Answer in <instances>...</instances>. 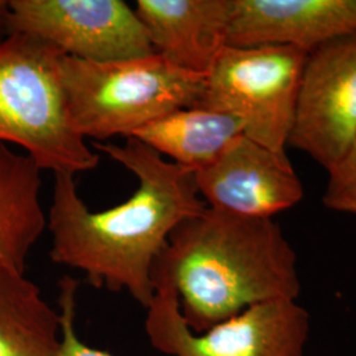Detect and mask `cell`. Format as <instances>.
Returning a JSON list of instances; mask_svg holds the SVG:
<instances>
[{"mask_svg":"<svg viewBox=\"0 0 356 356\" xmlns=\"http://www.w3.org/2000/svg\"><path fill=\"white\" fill-rule=\"evenodd\" d=\"M10 35H26L83 61L154 54L134 7L123 0H11Z\"/></svg>","mask_w":356,"mask_h":356,"instance_id":"7","label":"cell"},{"mask_svg":"<svg viewBox=\"0 0 356 356\" xmlns=\"http://www.w3.org/2000/svg\"><path fill=\"white\" fill-rule=\"evenodd\" d=\"M41 169L0 143V267L26 273L31 250L47 229Z\"/></svg>","mask_w":356,"mask_h":356,"instance_id":"12","label":"cell"},{"mask_svg":"<svg viewBox=\"0 0 356 356\" xmlns=\"http://www.w3.org/2000/svg\"><path fill=\"white\" fill-rule=\"evenodd\" d=\"M154 53L207 76L227 47L234 0H138L134 6Z\"/></svg>","mask_w":356,"mask_h":356,"instance_id":"11","label":"cell"},{"mask_svg":"<svg viewBox=\"0 0 356 356\" xmlns=\"http://www.w3.org/2000/svg\"><path fill=\"white\" fill-rule=\"evenodd\" d=\"M307 56L282 45H227L207 73L197 106L236 118L244 136L285 152Z\"/></svg>","mask_w":356,"mask_h":356,"instance_id":"5","label":"cell"},{"mask_svg":"<svg viewBox=\"0 0 356 356\" xmlns=\"http://www.w3.org/2000/svg\"><path fill=\"white\" fill-rule=\"evenodd\" d=\"M139 179L136 191L103 211H92L76 191L74 176L54 173L47 216L53 263L81 270L94 288L127 292L148 307L154 294L152 269L172 232L207 207L195 172L166 161L135 138L124 144L94 143Z\"/></svg>","mask_w":356,"mask_h":356,"instance_id":"1","label":"cell"},{"mask_svg":"<svg viewBox=\"0 0 356 356\" xmlns=\"http://www.w3.org/2000/svg\"><path fill=\"white\" fill-rule=\"evenodd\" d=\"M63 53L26 35L0 41V143L17 144L41 170L95 169L92 152L72 127L60 78Z\"/></svg>","mask_w":356,"mask_h":356,"instance_id":"4","label":"cell"},{"mask_svg":"<svg viewBox=\"0 0 356 356\" xmlns=\"http://www.w3.org/2000/svg\"><path fill=\"white\" fill-rule=\"evenodd\" d=\"M356 141V32L307 56L289 144L326 170Z\"/></svg>","mask_w":356,"mask_h":356,"instance_id":"8","label":"cell"},{"mask_svg":"<svg viewBox=\"0 0 356 356\" xmlns=\"http://www.w3.org/2000/svg\"><path fill=\"white\" fill-rule=\"evenodd\" d=\"M60 78L73 129L97 143L132 138L154 120L194 107L206 76L184 70L154 53L113 63H92L63 54Z\"/></svg>","mask_w":356,"mask_h":356,"instance_id":"3","label":"cell"},{"mask_svg":"<svg viewBox=\"0 0 356 356\" xmlns=\"http://www.w3.org/2000/svg\"><path fill=\"white\" fill-rule=\"evenodd\" d=\"M327 172L323 204L334 211L356 216V141Z\"/></svg>","mask_w":356,"mask_h":356,"instance_id":"15","label":"cell"},{"mask_svg":"<svg viewBox=\"0 0 356 356\" xmlns=\"http://www.w3.org/2000/svg\"><path fill=\"white\" fill-rule=\"evenodd\" d=\"M10 1L0 0V41L10 36Z\"/></svg>","mask_w":356,"mask_h":356,"instance_id":"17","label":"cell"},{"mask_svg":"<svg viewBox=\"0 0 356 356\" xmlns=\"http://www.w3.org/2000/svg\"><path fill=\"white\" fill-rule=\"evenodd\" d=\"M356 32V0H234L229 47H292L310 54Z\"/></svg>","mask_w":356,"mask_h":356,"instance_id":"10","label":"cell"},{"mask_svg":"<svg viewBox=\"0 0 356 356\" xmlns=\"http://www.w3.org/2000/svg\"><path fill=\"white\" fill-rule=\"evenodd\" d=\"M154 281L173 285L193 332L301 292L297 254L279 223L210 207L172 232L153 266Z\"/></svg>","mask_w":356,"mask_h":356,"instance_id":"2","label":"cell"},{"mask_svg":"<svg viewBox=\"0 0 356 356\" xmlns=\"http://www.w3.org/2000/svg\"><path fill=\"white\" fill-rule=\"evenodd\" d=\"M241 135L243 126L236 118L194 106L154 120L132 138L169 157L172 163L198 172L214 163Z\"/></svg>","mask_w":356,"mask_h":356,"instance_id":"13","label":"cell"},{"mask_svg":"<svg viewBox=\"0 0 356 356\" xmlns=\"http://www.w3.org/2000/svg\"><path fill=\"white\" fill-rule=\"evenodd\" d=\"M78 282L64 277L60 282V314H61V347L57 356H114L85 343L76 334V310Z\"/></svg>","mask_w":356,"mask_h":356,"instance_id":"16","label":"cell"},{"mask_svg":"<svg viewBox=\"0 0 356 356\" xmlns=\"http://www.w3.org/2000/svg\"><path fill=\"white\" fill-rule=\"evenodd\" d=\"M144 329L153 348L169 356H305L310 317L297 300L251 306L204 332L181 314L176 289L154 281Z\"/></svg>","mask_w":356,"mask_h":356,"instance_id":"6","label":"cell"},{"mask_svg":"<svg viewBox=\"0 0 356 356\" xmlns=\"http://www.w3.org/2000/svg\"><path fill=\"white\" fill-rule=\"evenodd\" d=\"M61 314L35 282L0 267V356H57Z\"/></svg>","mask_w":356,"mask_h":356,"instance_id":"14","label":"cell"},{"mask_svg":"<svg viewBox=\"0 0 356 356\" xmlns=\"http://www.w3.org/2000/svg\"><path fill=\"white\" fill-rule=\"evenodd\" d=\"M201 198L210 209L250 218H270L300 204L304 185L286 152L241 135L214 163L195 172Z\"/></svg>","mask_w":356,"mask_h":356,"instance_id":"9","label":"cell"}]
</instances>
